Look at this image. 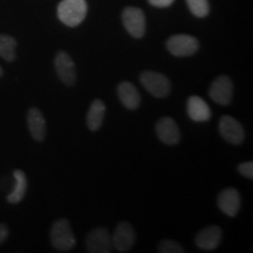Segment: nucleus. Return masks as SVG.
<instances>
[{
	"label": "nucleus",
	"instance_id": "nucleus-1",
	"mask_svg": "<svg viewBox=\"0 0 253 253\" xmlns=\"http://www.w3.org/2000/svg\"><path fill=\"white\" fill-rule=\"evenodd\" d=\"M88 6L86 0H62L58 6V18L69 27H77L84 20Z\"/></svg>",
	"mask_w": 253,
	"mask_h": 253
},
{
	"label": "nucleus",
	"instance_id": "nucleus-23",
	"mask_svg": "<svg viewBox=\"0 0 253 253\" xmlns=\"http://www.w3.org/2000/svg\"><path fill=\"white\" fill-rule=\"evenodd\" d=\"M148 1H149V4L151 6H155V7L164 8V7H169L170 5H172L175 0H148Z\"/></svg>",
	"mask_w": 253,
	"mask_h": 253
},
{
	"label": "nucleus",
	"instance_id": "nucleus-22",
	"mask_svg": "<svg viewBox=\"0 0 253 253\" xmlns=\"http://www.w3.org/2000/svg\"><path fill=\"white\" fill-rule=\"evenodd\" d=\"M238 171L249 179H253V162H244L238 166Z\"/></svg>",
	"mask_w": 253,
	"mask_h": 253
},
{
	"label": "nucleus",
	"instance_id": "nucleus-20",
	"mask_svg": "<svg viewBox=\"0 0 253 253\" xmlns=\"http://www.w3.org/2000/svg\"><path fill=\"white\" fill-rule=\"evenodd\" d=\"M191 13L197 18H205L210 12V5L208 0H186Z\"/></svg>",
	"mask_w": 253,
	"mask_h": 253
},
{
	"label": "nucleus",
	"instance_id": "nucleus-25",
	"mask_svg": "<svg viewBox=\"0 0 253 253\" xmlns=\"http://www.w3.org/2000/svg\"><path fill=\"white\" fill-rule=\"evenodd\" d=\"M2 75H4V71H2V68L0 67V78H1Z\"/></svg>",
	"mask_w": 253,
	"mask_h": 253
},
{
	"label": "nucleus",
	"instance_id": "nucleus-15",
	"mask_svg": "<svg viewBox=\"0 0 253 253\" xmlns=\"http://www.w3.org/2000/svg\"><path fill=\"white\" fill-rule=\"evenodd\" d=\"M27 123L32 137H33L34 140L38 142H42L45 140L46 121L42 113H41L38 108H36V107L30 108V110H28Z\"/></svg>",
	"mask_w": 253,
	"mask_h": 253
},
{
	"label": "nucleus",
	"instance_id": "nucleus-8",
	"mask_svg": "<svg viewBox=\"0 0 253 253\" xmlns=\"http://www.w3.org/2000/svg\"><path fill=\"white\" fill-rule=\"evenodd\" d=\"M86 248L90 253H109L112 251V237L106 227H97L88 233Z\"/></svg>",
	"mask_w": 253,
	"mask_h": 253
},
{
	"label": "nucleus",
	"instance_id": "nucleus-7",
	"mask_svg": "<svg viewBox=\"0 0 253 253\" xmlns=\"http://www.w3.org/2000/svg\"><path fill=\"white\" fill-rule=\"evenodd\" d=\"M136 240L134 227L128 221H121L116 226L112 237V244L119 252H128L132 249Z\"/></svg>",
	"mask_w": 253,
	"mask_h": 253
},
{
	"label": "nucleus",
	"instance_id": "nucleus-12",
	"mask_svg": "<svg viewBox=\"0 0 253 253\" xmlns=\"http://www.w3.org/2000/svg\"><path fill=\"white\" fill-rule=\"evenodd\" d=\"M218 207L226 216L235 217L240 209V195L236 189L229 188L223 190L218 196Z\"/></svg>",
	"mask_w": 253,
	"mask_h": 253
},
{
	"label": "nucleus",
	"instance_id": "nucleus-6",
	"mask_svg": "<svg viewBox=\"0 0 253 253\" xmlns=\"http://www.w3.org/2000/svg\"><path fill=\"white\" fill-rule=\"evenodd\" d=\"M209 95H210L213 102L218 104H221V106L230 104L233 95V84L231 79L229 77H225V75L218 77L211 84Z\"/></svg>",
	"mask_w": 253,
	"mask_h": 253
},
{
	"label": "nucleus",
	"instance_id": "nucleus-13",
	"mask_svg": "<svg viewBox=\"0 0 253 253\" xmlns=\"http://www.w3.org/2000/svg\"><path fill=\"white\" fill-rule=\"evenodd\" d=\"M220 227L212 225L199 231L198 235L196 236V245H197L199 249L205 250V251H212V250L217 249V246L220 244Z\"/></svg>",
	"mask_w": 253,
	"mask_h": 253
},
{
	"label": "nucleus",
	"instance_id": "nucleus-24",
	"mask_svg": "<svg viewBox=\"0 0 253 253\" xmlns=\"http://www.w3.org/2000/svg\"><path fill=\"white\" fill-rule=\"evenodd\" d=\"M8 237V227L5 224H0V244L5 242Z\"/></svg>",
	"mask_w": 253,
	"mask_h": 253
},
{
	"label": "nucleus",
	"instance_id": "nucleus-17",
	"mask_svg": "<svg viewBox=\"0 0 253 253\" xmlns=\"http://www.w3.org/2000/svg\"><path fill=\"white\" fill-rule=\"evenodd\" d=\"M104 114H106V104L103 101L100 99L94 100L87 114V126L91 131H96L101 128Z\"/></svg>",
	"mask_w": 253,
	"mask_h": 253
},
{
	"label": "nucleus",
	"instance_id": "nucleus-10",
	"mask_svg": "<svg viewBox=\"0 0 253 253\" xmlns=\"http://www.w3.org/2000/svg\"><path fill=\"white\" fill-rule=\"evenodd\" d=\"M219 132L224 140L235 145L240 144L245 138V132L242 125L235 118L229 115H224L220 119Z\"/></svg>",
	"mask_w": 253,
	"mask_h": 253
},
{
	"label": "nucleus",
	"instance_id": "nucleus-19",
	"mask_svg": "<svg viewBox=\"0 0 253 253\" xmlns=\"http://www.w3.org/2000/svg\"><path fill=\"white\" fill-rule=\"evenodd\" d=\"M15 47H17V40L13 37L0 34V56L2 59L8 62L14 61L17 58Z\"/></svg>",
	"mask_w": 253,
	"mask_h": 253
},
{
	"label": "nucleus",
	"instance_id": "nucleus-14",
	"mask_svg": "<svg viewBox=\"0 0 253 253\" xmlns=\"http://www.w3.org/2000/svg\"><path fill=\"white\" fill-rule=\"evenodd\" d=\"M189 118L195 122H207L211 119L209 104L199 96H190L186 103Z\"/></svg>",
	"mask_w": 253,
	"mask_h": 253
},
{
	"label": "nucleus",
	"instance_id": "nucleus-9",
	"mask_svg": "<svg viewBox=\"0 0 253 253\" xmlns=\"http://www.w3.org/2000/svg\"><path fill=\"white\" fill-rule=\"evenodd\" d=\"M55 71L60 80H61L66 86H74L77 81V71H75V65L73 59L67 53L60 50L55 56Z\"/></svg>",
	"mask_w": 253,
	"mask_h": 253
},
{
	"label": "nucleus",
	"instance_id": "nucleus-3",
	"mask_svg": "<svg viewBox=\"0 0 253 253\" xmlns=\"http://www.w3.org/2000/svg\"><path fill=\"white\" fill-rule=\"evenodd\" d=\"M140 81L145 89L158 99H163V97L168 96L171 90V84H170L169 79L158 72H143L140 77Z\"/></svg>",
	"mask_w": 253,
	"mask_h": 253
},
{
	"label": "nucleus",
	"instance_id": "nucleus-16",
	"mask_svg": "<svg viewBox=\"0 0 253 253\" xmlns=\"http://www.w3.org/2000/svg\"><path fill=\"white\" fill-rule=\"evenodd\" d=\"M118 94L120 101L126 109L135 110L140 107L141 104V96L138 90L136 89L134 84L128 81H123L119 84Z\"/></svg>",
	"mask_w": 253,
	"mask_h": 253
},
{
	"label": "nucleus",
	"instance_id": "nucleus-21",
	"mask_svg": "<svg viewBox=\"0 0 253 253\" xmlns=\"http://www.w3.org/2000/svg\"><path fill=\"white\" fill-rule=\"evenodd\" d=\"M158 251L161 253H182L184 249L175 240L164 239L158 244Z\"/></svg>",
	"mask_w": 253,
	"mask_h": 253
},
{
	"label": "nucleus",
	"instance_id": "nucleus-5",
	"mask_svg": "<svg viewBox=\"0 0 253 253\" xmlns=\"http://www.w3.org/2000/svg\"><path fill=\"white\" fill-rule=\"evenodd\" d=\"M122 21L126 30L131 37L140 39L145 33V17L141 8L126 7L122 13Z\"/></svg>",
	"mask_w": 253,
	"mask_h": 253
},
{
	"label": "nucleus",
	"instance_id": "nucleus-2",
	"mask_svg": "<svg viewBox=\"0 0 253 253\" xmlns=\"http://www.w3.org/2000/svg\"><path fill=\"white\" fill-rule=\"evenodd\" d=\"M50 242L54 249L61 252L71 251L77 244L71 224L67 219H58L50 229Z\"/></svg>",
	"mask_w": 253,
	"mask_h": 253
},
{
	"label": "nucleus",
	"instance_id": "nucleus-4",
	"mask_svg": "<svg viewBox=\"0 0 253 253\" xmlns=\"http://www.w3.org/2000/svg\"><path fill=\"white\" fill-rule=\"evenodd\" d=\"M167 48L172 55L191 56L199 49V42L195 37L188 34H177L167 41Z\"/></svg>",
	"mask_w": 253,
	"mask_h": 253
},
{
	"label": "nucleus",
	"instance_id": "nucleus-18",
	"mask_svg": "<svg viewBox=\"0 0 253 253\" xmlns=\"http://www.w3.org/2000/svg\"><path fill=\"white\" fill-rule=\"evenodd\" d=\"M13 177L15 185L7 196V202L11 204H18L23 201L27 191V178L23 170H14Z\"/></svg>",
	"mask_w": 253,
	"mask_h": 253
},
{
	"label": "nucleus",
	"instance_id": "nucleus-11",
	"mask_svg": "<svg viewBox=\"0 0 253 253\" xmlns=\"http://www.w3.org/2000/svg\"><path fill=\"white\" fill-rule=\"evenodd\" d=\"M156 134L163 143L173 145L181 141V131L178 126L171 118H162L156 125Z\"/></svg>",
	"mask_w": 253,
	"mask_h": 253
}]
</instances>
